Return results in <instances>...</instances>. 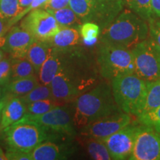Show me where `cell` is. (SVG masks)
Masks as SVG:
<instances>
[{
  "mask_svg": "<svg viewBox=\"0 0 160 160\" xmlns=\"http://www.w3.org/2000/svg\"><path fill=\"white\" fill-rule=\"evenodd\" d=\"M131 160H159L160 133L141 124L135 137Z\"/></svg>",
  "mask_w": 160,
  "mask_h": 160,
  "instance_id": "8fae6325",
  "label": "cell"
},
{
  "mask_svg": "<svg viewBox=\"0 0 160 160\" xmlns=\"http://www.w3.org/2000/svg\"><path fill=\"white\" fill-rule=\"evenodd\" d=\"M12 58L5 57L0 61V86L5 87L11 81Z\"/></svg>",
  "mask_w": 160,
  "mask_h": 160,
  "instance_id": "4dcf8cb0",
  "label": "cell"
},
{
  "mask_svg": "<svg viewBox=\"0 0 160 160\" xmlns=\"http://www.w3.org/2000/svg\"><path fill=\"white\" fill-rule=\"evenodd\" d=\"M80 38L79 28L61 27L59 31L49 40V42L52 47L56 48H70L79 45Z\"/></svg>",
  "mask_w": 160,
  "mask_h": 160,
  "instance_id": "ac0fdd59",
  "label": "cell"
},
{
  "mask_svg": "<svg viewBox=\"0 0 160 160\" xmlns=\"http://www.w3.org/2000/svg\"><path fill=\"white\" fill-rule=\"evenodd\" d=\"M151 5L153 14L160 18V0H151Z\"/></svg>",
  "mask_w": 160,
  "mask_h": 160,
  "instance_id": "8d00e7d4",
  "label": "cell"
},
{
  "mask_svg": "<svg viewBox=\"0 0 160 160\" xmlns=\"http://www.w3.org/2000/svg\"><path fill=\"white\" fill-rule=\"evenodd\" d=\"M70 0H48L41 8L46 11H56L68 7Z\"/></svg>",
  "mask_w": 160,
  "mask_h": 160,
  "instance_id": "e575fe53",
  "label": "cell"
},
{
  "mask_svg": "<svg viewBox=\"0 0 160 160\" xmlns=\"http://www.w3.org/2000/svg\"><path fill=\"white\" fill-rule=\"evenodd\" d=\"M71 140L47 139L31 151L32 160L67 159L74 153Z\"/></svg>",
  "mask_w": 160,
  "mask_h": 160,
  "instance_id": "4fadbf2b",
  "label": "cell"
},
{
  "mask_svg": "<svg viewBox=\"0 0 160 160\" xmlns=\"http://www.w3.org/2000/svg\"><path fill=\"white\" fill-rule=\"evenodd\" d=\"M48 0H33V2H32L29 6H28L27 8H25V9H23L17 16H16L14 18L8 21V28H11L13 25H15L17 22H19L20 19H22L25 15H27L30 11H33V10L37 9V8H41L42 7L44 4H45Z\"/></svg>",
  "mask_w": 160,
  "mask_h": 160,
  "instance_id": "1f68e13d",
  "label": "cell"
},
{
  "mask_svg": "<svg viewBox=\"0 0 160 160\" xmlns=\"http://www.w3.org/2000/svg\"><path fill=\"white\" fill-rule=\"evenodd\" d=\"M116 103L123 112L139 117L145 103L147 82L135 73L119 76L111 80Z\"/></svg>",
  "mask_w": 160,
  "mask_h": 160,
  "instance_id": "277c9868",
  "label": "cell"
},
{
  "mask_svg": "<svg viewBox=\"0 0 160 160\" xmlns=\"http://www.w3.org/2000/svg\"><path fill=\"white\" fill-rule=\"evenodd\" d=\"M26 105L39 100L53 98L51 88L48 85L39 83L27 94L20 97Z\"/></svg>",
  "mask_w": 160,
  "mask_h": 160,
  "instance_id": "4316f807",
  "label": "cell"
},
{
  "mask_svg": "<svg viewBox=\"0 0 160 160\" xmlns=\"http://www.w3.org/2000/svg\"><path fill=\"white\" fill-rule=\"evenodd\" d=\"M34 40L31 33L20 26H14L11 28L6 34L2 49L12 59L25 58Z\"/></svg>",
  "mask_w": 160,
  "mask_h": 160,
  "instance_id": "5bb4252c",
  "label": "cell"
},
{
  "mask_svg": "<svg viewBox=\"0 0 160 160\" xmlns=\"http://www.w3.org/2000/svg\"><path fill=\"white\" fill-rule=\"evenodd\" d=\"M8 160H32L31 153L7 148L5 153Z\"/></svg>",
  "mask_w": 160,
  "mask_h": 160,
  "instance_id": "836d02e7",
  "label": "cell"
},
{
  "mask_svg": "<svg viewBox=\"0 0 160 160\" xmlns=\"http://www.w3.org/2000/svg\"><path fill=\"white\" fill-rule=\"evenodd\" d=\"M97 64L85 49L65 48L64 62L50 84L53 99L60 103L74 101L98 84Z\"/></svg>",
  "mask_w": 160,
  "mask_h": 160,
  "instance_id": "6da1fadb",
  "label": "cell"
},
{
  "mask_svg": "<svg viewBox=\"0 0 160 160\" xmlns=\"http://www.w3.org/2000/svg\"><path fill=\"white\" fill-rule=\"evenodd\" d=\"M140 125L131 122L119 131L102 139L112 159H129Z\"/></svg>",
  "mask_w": 160,
  "mask_h": 160,
  "instance_id": "7c38bea8",
  "label": "cell"
},
{
  "mask_svg": "<svg viewBox=\"0 0 160 160\" xmlns=\"http://www.w3.org/2000/svg\"><path fill=\"white\" fill-rule=\"evenodd\" d=\"M69 6L82 22H91L92 8L89 0H70Z\"/></svg>",
  "mask_w": 160,
  "mask_h": 160,
  "instance_id": "484cf974",
  "label": "cell"
},
{
  "mask_svg": "<svg viewBox=\"0 0 160 160\" xmlns=\"http://www.w3.org/2000/svg\"><path fill=\"white\" fill-rule=\"evenodd\" d=\"M19 5L22 9H25L28 6H29L33 2V0H19Z\"/></svg>",
  "mask_w": 160,
  "mask_h": 160,
  "instance_id": "74e56055",
  "label": "cell"
},
{
  "mask_svg": "<svg viewBox=\"0 0 160 160\" xmlns=\"http://www.w3.org/2000/svg\"><path fill=\"white\" fill-rule=\"evenodd\" d=\"M10 28H8V22L0 17V48H2L5 42L6 33Z\"/></svg>",
  "mask_w": 160,
  "mask_h": 160,
  "instance_id": "d590c367",
  "label": "cell"
},
{
  "mask_svg": "<svg viewBox=\"0 0 160 160\" xmlns=\"http://www.w3.org/2000/svg\"><path fill=\"white\" fill-rule=\"evenodd\" d=\"M131 122V115L120 111L88 124L79 129V133L82 137L102 140Z\"/></svg>",
  "mask_w": 160,
  "mask_h": 160,
  "instance_id": "30bf717a",
  "label": "cell"
},
{
  "mask_svg": "<svg viewBox=\"0 0 160 160\" xmlns=\"http://www.w3.org/2000/svg\"><path fill=\"white\" fill-rule=\"evenodd\" d=\"M134 73L146 82L160 79V47L152 37H148L131 48Z\"/></svg>",
  "mask_w": 160,
  "mask_h": 160,
  "instance_id": "ba28073f",
  "label": "cell"
},
{
  "mask_svg": "<svg viewBox=\"0 0 160 160\" xmlns=\"http://www.w3.org/2000/svg\"><path fill=\"white\" fill-rule=\"evenodd\" d=\"M125 2L132 11L145 21L149 22L154 18L151 8V0H125Z\"/></svg>",
  "mask_w": 160,
  "mask_h": 160,
  "instance_id": "d4e9b609",
  "label": "cell"
},
{
  "mask_svg": "<svg viewBox=\"0 0 160 160\" xmlns=\"http://www.w3.org/2000/svg\"><path fill=\"white\" fill-rule=\"evenodd\" d=\"M65 48L60 49L53 48L51 55L44 62L38 73L39 82L44 85H48L52 82L55 76L59 71L64 62Z\"/></svg>",
  "mask_w": 160,
  "mask_h": 160,
  "instance_id": "2e32d148",
  "label": "cell"
},
{
  "mask_svg": "<svg viewBox=\"0 0 160 160\" xmlns=\"http://www.w3.org/2000/svg\"><path fill=\"white\" fill-rule=\"evenodd\" d=\"M7 148L31 153L40 143L48 139L45 128L23 117L0 133Z\"/></svg>",
  "mask_w": 160,
  "mask_h": 160,
  "instance_id": "5b68a950",
  "label": "cell"
},
{
  "mask_svg": "<svg viewBox=\"0 0 160 160\" xmlns=\"http://www.w3.org/2000/svg\"><path fill=\"white\" fill-rule=\"evenodd\" d=\"M149 35L146 21L130 10L122 11L101 31L99 43L131 48Z\"/></svg>",
  "mask_w": 160,
  "mask_h": 160,
  "instance_id": "3957f363",
  "label": "cell"
},
{
  "mask_svg": "<svg viewBox=\"0 0 160 160\" xmlns=\"http://www.w3.org/2000/svg\"><path fill=\"white\" fill-rule=\"evenodd\" d=\"M101 28L93 22H84L79 28V33L85 45H91L99 37Z\"/></svg>",
  "mask_w": 160,
  "mask_h": 160,
  "instance_id": "83f0119b",
  "label": "cell"
},
{
  "mask_svg": "<svg viewBox=\"0 0 160 160\" xmlns=\"http://www.w3.org/2000/svg\"><path fill=\"white\" fill-rule=\"evenodd\" d=\"M5 104V97L4 96L3 99L0 102V122H1V119H2V109L4 108V105Z\"/></svg>",
  "mask_w": 160,
  "mask_h": 160,
  "instance_id": "f35d334b",
  "label": "cell"
},
{
  "mask_svg": "<svg viewBox=\"0 0 160 160\" xmlns=\"http://www.w3.org/2000/svg\"><path fill=\"white\" fill-rule=\"evenodd\" d=\"M24 117L45 128L52 140H72L77 135L73 119V109L60 105L41 115L25 114Z\"/></svg>",
  "mask_w": 160,
  "mask_h": 160,
  "instance_id": "52a82bcc",
  "label": "cell"
},
{
  "mask_svg": "<svg viewBox=\"0 0 160 160\" xmlns=\"http://www.w3.org/2000/svg\"><path fill=\"white\" fill-rule=\"evenodd\" d=\"M0 160H8L7 157H6L5 153H4L2 148L0 146Z\"/></svg>",
  "mask_w": 160,
  "mask_h": 160,
  "instance_id": "ab89813d",
  "label": "cell"
},
{
  "mask_svg": "<svg viewBox=\"0 0 160 160\" xmlns=\"http://www.w3.org/2000/svg\"><path fill=\"white\" fill-rule=\"evenodd\" d=\"M5 57V51H4L2 48H0V61H1Z\"/></svg>",
  "mask_w": 160,
  "mask_h": 160,
  "instance_id": "b9f144b4",
  "label": "cell"
},
{
  "mask_svg": "<svg viewBox=\"0 0 160 160\" xmlns=\"http://www.w3.org/2000/svg\"><path fill=\"white\" fill-rule=\"evenodd\" d=\"M39 83V78L37 74L11 80L8 85L3 87L4 93L6 95L22 97L29 93Z\"/></svg>",
  "mask_w": 160,
  "mask_h": 160,
  "instance_id": "d6986e66",
  "label": "cell"
},
{
  "mask_svg": "<svg viewBox=\"0 0 160 160\" xmlns=\"http://www.w3.org/2000/svg\"><path fill=\"white\" fill-rule=\"evenodd\" d=\"M4 96H5V93H4L3 88L2 87V86H0V102H1V100L3 99Z\"/></svg>",
  "mask_w": 160,
  "mask_h": 160,
  "instance_id": "60d3db41",
  "label": "cell"
},
{
  "mask_svg": "<svg viewBox=\"0 0 160 160\" xmlns=\"http://www.w3.org/2000/svg\"><path fill=\"white\" fill-rule=\"evenodd\" d=\"M148 26L150 37L153 38L160 47V19L153 18L148 22Z\"/></svg>",
  "mask_w": 160,
  "mask_h": 160,
  "instance_id": "d6a6232c",
  "label": "cell"
},
{
  "mask_svg": "<svg viewBox=\"0 0 160 160\" xmlns=\"http://www.w3.org/2000/svg\"><path fill=\"white\" fill-rule=\"evenodd\" d=\"M19 26L31 33L36 40L40 41H49L61 28L54 17L42 8L30 11Z\"/></svg>",
  "mask_w": 160,
  "mask_h": 160,
  "instance_id": "9c48e42d",
  "label": "cell"
},
{
  "mask_svg": "<svg viewBox=\"0 0 160 160\" xmlns=\"http://www.w3.org/2000/svg\"><path fill=\"white\" fill-rule=\"evenodd\" d=\"M5 104L2 112L0 133L8 126L17 122L26 113V104L20 97L6 95Z\"/></svg>",
  "mask_w": 160,
  "mask_h": 160,
  "instance_id": "9a60e30c",
  "label": "cell"
},
{
  "mask_svg": "<svg viewBox=\"0 0 160 160\" xmlns=\"http://www.w3.org/2000/svg\"><path fill=\"white\" fill-rule=\"evenodd\" d=\"M138 121L142 125L152 128L160 133V107L150 113L138 117Z\"/></svg>",
  "mask_w": 160,
  "mask_h": 160,
  "instance_id": "f546056e",
  "label": "cell"
},
{
  "mask_svg": "<svg viewBox=\"0 0 160 160\" xmlns=\"http://www.w3.org/2000/svg\"><path fill=\"white\" fill-rule=\"evenodd\" d=\"M120 111L111 86L105 82H99L74 100L73 123L79 130L92 122Z\"/></svg>",
  "mask_w": 160,
  "mask_h": 160,
  "instance_id": "7a4b0ae2",
  "label": "cell"
},
{
  "mask_svg": "<svg viewBox=\"0 0 160 160\" xmlns=\"http://www.w3.org/2000/svg\"><path fill=\"white\" fill-rule=\"evenodd\" d=\"M37 74L34 68L26 58H17L11 60V81Z\"/></svg>",
  "mask_w": 160,
  "mask_h": 160,
  "instance_id": "603a6c76",
  "label": "cell"
},
{
  "mask_svg": "<svg viewBox=\"0 0 160 160\" xmlns=\"http://www.w3.org/2000/svg\"><path fill=\"white\" fill-rule=\"evenodd\" d=\"M79 142L92 159H112L108 150L102 140L81 136Z\"/></svg>",
  "mask_w": 160,
  "mask_h": 160,
  "instance_id": "ffe728a7",
  "label": "cell"
},
{
  "mask_svg": "<svg viewBox=\"0 0 160 160\" xmlns=\"http://www.w3.org/2000/svg\"><path fill=\"white\" fill-rule=\"evenodd\" d=\"M19 0H0V17L8 22L22 11Z\"/></svg>",
  "mask_w": 160,
  "mask_h": 160,
  "instance_id": "f1b7e54d",
  "label": "cell"
},
{
  "mask_svg": "<svg viewBox=\"0 0 160 160\" xmlns=\"http://www.w3.org/2000/svg\"><path fill=\"white\" fill-rule=\"evenodd\" d=\"M48 12L54 17L60 27L77 28L79 29L82 24L81 19L77 17L70 6L56 11H48Z\"/></svg>",
  "mask_w": 160,
  "mask_h": 160,
  "instance_id": "7402d4cb",
  "label": "cell"
},
{
  "mask_svg": "<svg viewBox=\"0 0 160 160\" xmlns=\"http://www.w3.org/2000/svg\"><path fill=\"white\" fill-rule=\"evenodd\" d=\"M53 49V47H52L49 41H40L35 39L31 44L25 58L28 59L33 66L37 75L42 65L51 55Z\"/></svg>",
  "mask_w": 160,
  "mask_h": 160,
  "instance_id": "e0dca14e",
  "label": "cell"
},
{
  "mask_svg": "<svg viewBox=\"0 0 160 160\" xmlns=\"http://www.w3.org/2000/svg\"><path fill=\"white\" fill-rule=\"evenodd\" d=\"M96 60L99 75L105 79L134 73L133 57L129 48L99 43Z\"/></svg>",
  "mask_w": 160,
  "mask_h": 160,
  "instance_id": "8992f818",
  "label": "cell"
},
{
  "mask_svg": "<svg viewBox=\"0 0 160 160\" xmlns=\"http://www.w3.org/2000/svg\"><path fill=\"white\" fill-rule=\"evenodd\" d=\"M159 107H160V79L147 82L145 103L139 116L150 113Z\"/></svg>",
  "mask_w": 160,
  "mask_h": 160,
  "instance_id": "44dd1931",
  "label": "cell"
},
{
  "mask_svg": "<svg viewBox=\"0 0 160 160\" xmlns=\"http://www.w3.org/2000/svg\"><path fill=\"white\" fill-rule=\"evenodd\" d=\"M60 105H62V104L53 98L39 100V101L33 102L26 105L25 114L34 116L41 115Z\"/></svg>",
  "mask_w": 160,
  "mask_h": 160,
  "instance_id": "cb8c5ba5",
  "label": "cell"
}]
</instances>
